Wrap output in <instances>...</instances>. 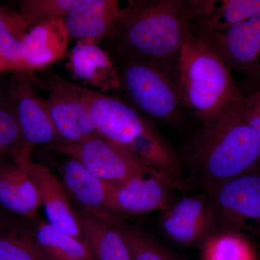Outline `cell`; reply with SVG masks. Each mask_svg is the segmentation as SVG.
Returning <instances> with one entry per match:
<instances>
[{
	"label": "cell",
	"instance_id": "1",
	"mask_svg": "<svg viewBox=\"0 0 260 260\" xmlns=\"http://www.w3.org/2000/svg\"><path fill=\"white\" fill-rule=\"evenodd\" d=\"M202 11L203 0H129L102 42L113 61H143L176 73Z\"/></svg>",
	"mask_w": 260,
	"mask_h": 260
},
{
	"label": "cell",
	"instance_id": "2",
	"mask_svg": "<svg viewBox=\"0 0 260 260\" xmlns=\"http://www.w3.org/2000/svg\"><path fill=\"white\" fill-rule=\"evenodd\" d=\"M242 101L203 126L183 149L182 164L201 186L237 177L260 166V138L244 119Z\"/></svg>",
	"mask_w": 260,
	"mask_h": 260
},
{
	"label": "cell",
	"instance_id": "3",
	"mask_svg": "<svg viewBox=\"0 0 260 260\" xmlns=\"http://www.w3.org/2000/svg\"><path fill=\"white\" fill-rule=\"evenodd\" d=\"M176 76L184 109L203 126L217 120L244 96L232 70L194 34L181 48Z\"/></svg>",
	"mask_w": 260,
	"mask_h": 260
},
{
	"label": "cell",
	"instance_id": "4",
	"mask_svg": "<svg viewBox=\"0 0 260 260\" xmlns=\"http://www.w3.org/2000/svg\"><path fill=\"white\" fill-rule=\"evenodd\" d=\"M114 62L120 73L121 90L137 109L149 117L166 122L181 121L185 109L176 73L143 61Z\"/></svg>",
	"mask_w": 260,
	"mask_h": 260
},
{
	"label": "cell",
	"instance_id": "5",
	"mask_svg": "<svg viewBox=\"0 0 260 260\" xmlns=\"http://www.w3.org/2000/svg\"><path fill=\"white\" fill-rule=\"evenodd\" d=\"M256 169L201 186L213 208L218 232L243 237L260 234V174Z\"/></svg>",
	"mask_w": 260,
	"mask_h": 260
},
{
	"label": "cell",
	"instance_id": "6",
	"mask_svg": "<svg viewBox=\"0 0 260 260\" xmlns=\"http://www.w3.org/2000/svg\"><path fill=\"white\" fill-rule=\"evenodd\" d=\"M48 147L78 160L95 177L113 185L122 184L135 176L154 169L127 145L102 136L77 144L59 142Z\"/></svg>",
	"mask_w": 260,
	"mask_h": 260
},
{
	"label": "cell",
	"instance_id": "7",
	"mask_svg": "<svg viewBox=\"0 0 260 260\" xmlns=\"http://www.w3.org/2000/svg\"><path fill=\"white\" fill-rule=\"evenodd\" d=\"M34 82L47 91L48 109L61 142L77 144L100 136L78 84L52 73L42 78V81L35 79Z\"/></svg>",
	"mask_w": 260,
	"mask_h": 260
},
{
	"label": "cell",
	"instance_id": "8",
	"mask_svg": "<svg viewBox=\"0 0 260 260\" xmlns=\"http://www.w3.org/2000/svg\"><path fill=\"white\" fill-rule=\"evenodd\" d=\"M187 190L179 178L170 177L153 169L117 185L109 184L108 208L112 213L140 215L162 211L172 203L171 191Z\"/></svg>",
	"mask_w": 260,
	"mask_h": 260
},
{
	"label": "cell",
	"instance_id": "9",
	"mask_svg": "<svg viewBox=\"0 0 260 260\" xmlns=\"http://www.w3.org/2000/svg\"><path fill=\"white\" fill-rule=\"evenodd\" d=\"M159 225L167 239L181 246H203L218 233L208 197L185 195L160 211Z\"/></svg>",
	"mask_w": 260,
	"mask_h": 260
},
{
	"label": "cell",
	"instance_id": "10",
	"mask_svg": "<svg viewBox=\"0 0 260 260\" xmlns=\"http://www.w3.org/2000/svg\"><path fill=\"white\" fill-rule=\"evenodd\" d=\"M194 34L204 41L231 70H237L248 79L259 70L260 13L220 31L194 27Z\"/></svg>",
	"mask_w": 260,
	"mask_h": 260
},
{
	"label": "cell",
	"instance_id": "11",
	"mask_svg": "<svg viewBox=\"0 0 260 260\" xmlns=\"http://www.w3.org/2000/svg\"><path fill=\"white\" fill-rule=\"evenodd\" d=\"M27 148L61 142L51 121L47 102L38 93L35 82L26 72H14L8 85Z\"/></svg>",
	"mask_w": 260,
	"mask_h": 260
},
{
	"label": "cell",
	"instance_id": "12",
	"mask_svg": "<svg viewBox=\"0 0 260 260\" xmlns=\"http://www.w3.org/2000/svg\"><path fill=\"white\" fill-rule=\"evenodd\" d=\"M80 95L100 136L129 145L151 124L141 114L119 98L78 85Z\"/></svg>",
	"mask_w": 260,
	"mask_h": 260
},
{
	"label": "cell",
	"instance_id": "13",
	"mask_svg": "<svg viewBox=\"0 0 260 260\" xmlns=\"http://www.w3.org/2000/svg\"><path fill=\"white\" fill-rule=\"evenodd\" d=\"M32 151L0 161V205L17 216L35 220L42 206L37 183L27 167Z\"/></svg>",
	"mask_w": 260,
	"mask_h": 260
},
{
	"label": "cell",
	"instance_id": "14",
	"mask_svg": "<svg viewBox=\"0 0 260 260\" xmlns=\"http://www.w3.org/2000/svg\"><path fill=\"white\" fill-rule=\"evenodd\" d=\"M59 170L61 182L70 198L79 205L82 210L110 223L121 221L120 217L108 208L109 184L95 177L73 158H68L61 162Z\"/></svg>",
	"mask_w": 260,
	"mask_h": 260
},
{
	"label": "cell",
	"instance_id": "15",
	"mask_svg": "<svg viewBox=\"0 0 260 260\" xmlns=\"http://www.w3.org/2000/svg\"><path fill=\"white\" fill-rule=\"evenodd\" d=\"M27 167L37 183L48 223L85 240L78 214L70 204L69 194L61 179L45 164L32 161L31 157L27 160Z\"/></svg>",
	"mask_w": 260,
	"mask_h": 260
},
{
	"label": "cell",
	"instance_id": "16",
	"mask_svg": "<svg viewBox=\"0 0 260 260\" xmlns=\"http://www.w3.org/2000/svg\"><path fill=\"white\" fill-rule=\"evenodd\" d=\"M119 11L116 0H82L63 21L70 39L98 44L112 31Z\"/></svg>",
	"mask_w": 260,
	"mask_h": 260
},
{
	"label": "cell",
	"instance_id": "17",
	"mask_svg": "<svg viewBox=\"0 0 260 260\" xmlns=\"http://www.w3.org/2000/svg\"><path fill=\"white\" fill-rule=\"evenodd\" d=\"M68 67L75 78L102 93L121 90L119 69L108 51L96 44L77 43L70 52Z\"/></svg>",
	"mask_w": 260,
	"mask_h": 260
},
{
	"label": "cell",
	"instance_id": "18",
	"mask_svg": "<svg viewBox=\"0 0 260 260\" xmlns=\"http://www.w3.org/2000/svg\"><path fill=\"white\" fill-rule=\"evenodd\" d=\"M63 18L54 19L28 30L24 39L25 72L47 68L60 59L70 41Z\"/></svg>",
	"mask_w": 260,
	"mask_h": 260
},
{
	"label": "cell",
	"instance_id": "19",
	"mask_svg": "<svg viewBox=\"0 0 260 260\" xmlns=\"http://www.w3.org/2000/svg\"><path fill=\"white\" fill-rule=\"evenodd\" d=\"M77 214L95 260H132L127 244L114 223L83 210Z\"/></svg>",
	"mask_w": 260,
	"mask_h": 260
},
{
	"label": "cell",
	"instance_id": "20",
	"mask_svg": "<svg viewBox=\"0 0 260 260\" xmlns=\"http://www.w3.org/2000/svg\"><path fill=\"white\" fill-rule=\"evenodd\" d=\"M28 226L34 242L49 260H95L85 240L48 222L30 220Z\"/></svg>",
	"mask_w": 260,
	"mask_h": 260
},
{
	"label": "cell",
	"instance_id": "21",
	"mask_svg": "<svg viewBox=\"0 0 260 260\" xmlns=\"http://www.w3.org/2000/svg\"><path fill=\"white\" fill-rule=\"evenodd\" d=\"M128 147L155 170L170 177H180L183 168L180 155L153 126L135 138Z\"/></svg>",
	"mask_w": 260,
	"mask_h": 260
},
{
	"label": "cell",
	"instance_id": "22",
	"mask_svg": "<svg viewBox=\"0 0 260 260\" xmlns=\"http://www.w3.org/2000/svg\"><path fill=\"white\" fill-rule=\"evenodd\" d=\"M28 30L20 13L0 7V73L25 72L23 42Z\"/></svg>",
	"mask_w": 260,
	"mask_h": 260
},
{
	"label": "cell",
	"instance_id": "23",
	"mask_svg": "<svg viewBox=\"0 0 260 260\" xmlns=\"http://www.w3.org/2000/svg\"><path fill=\"white\" fill-rule=\"evenodd\" d=\"M259 13L260 0H205L204 11L194 27L220 31Z\"/></svg>",
	"mask_w": 260,
	"mask_h": 260
},
{
	"label": "cell",
	"instance_id": "24",
	"mask_svg": "<svg viewBox=\"0 0 260 260\" xmlns=\"http://www.w3.org/2000/svg\"><path fill=\"white\" fill-rule=\"evenodd\" d=\"M27 150L8 85L0 84V155L14 159Z\"/></svg>",
	"mask_w": 260,
	"mask_h": 260
},
{
	"label": "cell",
	"instance_id": "25",
	"mask_svg": "<svg viewBox=\"0 0 260 260\" xmlns=\"http://www.w3.org/2000/svg\"><path fill=\"white\" fill-rule=\"evenodd\" d=\"M114 225L127 244L132 260H179L138 225L121 220Z\"/></svg>",
	"mask_w": 260,
	"mask_h": 260
},
{
	"label": "cell",
	"instance_id": "26",
	"mask_svg": "<svg viewBox=\"0 0 260 260\" xmlns=\"http://www.w3.org/2000/svg\"><path fill=\"white\" fill-rule=\"evenodd\" d=\"M25 225L0 236V260H49Z\"/></svg>",
	"mask_w": 260,
	"mask_h": 260
},
{
	"label": "cell",
	"instance_id": "27",
	"mask_svg": "<svg viewBox=\"0 0 260 260\" xmlns=\"http://www.w3.org/2000/svg\"><path fill=\"white\" fill-rule=\"evenodd\" d=\"M202 248L203 260H252L246 239L234 233H217Z\"/></svg>",
	"mask_w": 260,
	"mask_h": 260
},
{
	"label": "cell",
	"instance_id": "28",
	"mask_svg": "<svg viewBox=\"0 0 260 260\" xmlns=\"http://www.w3.org/2000/svg\"><path fill=\"white\" fill-rule=\"evenodd\" d=\"M82 0H24L20 14L30 30L40 24L65 15L81 3Z\"/></svg>",
	"mask_w": 260,
	"mask_h": 260
},
{
	"label": "cell",
	"instance_id": "29",
	"mask_svg": "<svg viewBox=\"0 0 260 260\" xmlns=\"http://www.w3.org/2000/svg\"><path fill=\"white\" fill-rule=\"evenodd\" d=\"M242 111L248 125L260 138V86L247 95L244 94Z\"/></svg>",
	"mask_w": 260,
	"mask_h": 260
},
{
	"label": "cell",
	"instance_id": "30",
	"mask_svg": "<svg viewBox=\"0 0 260 260\" xmlns=\"http://www.w3.org/2000/svg\"><path fill=\"white\" fill-rule=\"evenodd\" d=\"M18 217L0 205V236L23 226L28 221Z\"/></svg>",
	"mask_w": 260,
	"mask_h": 260
},
{
	"label": "cell",
	"instance_id": "31",
	"mask_svg": "<svg viewBox=\"0 0 260 260\" xmlns=\"http://www.w3.org/2000/svg\"><path fill=\"white\" fill-rule=\"evenodd\" d=\"M249 81H251V86L253 88H256V87L260 86V68L255 75L249 79Z\"/></svg>",
	"mask_w": 260,
	"mask_h": 260
},
{
	"label": "cell",
	"instance_id": "32",
	"mask_svg": "<svg viewBox=\"0 0 260 260\" xmlns=\"http://www.w3.org/2000/svg\"><path fill=\"white\" fill-rule=\"evenodd\" d=\"M10 158V157L5 156V155H0V161H1V160H4V159H5V158Z\"/></svg>",
	"mask_w": 260,
	"mask_h": 260
}]
</instances>
